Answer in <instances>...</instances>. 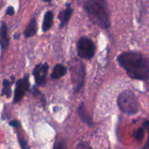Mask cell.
Instances as JSON below:
<instances>
[{
  "instance_id": "6da1fadb",
  "label": "cell",
  "mask_w": 149,
  "mask_h": 149,
  "mask_svg": "<svg viewBox=\"0 0 149 149\" xmlns=\"http://www.w3.org/2000/svg\"><path fill=\"white\" fill-rule=\"evenodd\" d=\"M117 62L131 79H149V58L137 51L124 52L117 58Z\"/></svg>"
},
{
  "instance_id": "7a4b0ae2",
  "label": "cell",
  "mask_w": 149,
  "mask_h": 149,
  "mask_svg": "<svg viewBox=\"0 0 149 149\" xmlns=\"http://www.w3.org/2000/svg\"><path fill=\"white\" fill-rule=\"evenodd\" d=\"M84 8L92 23L102 29L110 27V17L103 3L98 0H87L84 4Z\"/></svg>"
},
{
  "instance_id": "3957f363",
  "label": "cell",
  "mask_w": 149,
  "mask_h": 149,
  "mask_svg": "<svg viewBox=\"0 0 149 149\" xmlns=\"http://www.w3.org/2000/svg\"><path fill=\"white\" fill-rule=\"evenodd\" d=\"M117 104L121 111L126 114H135L139 111L138 99L132 90H127L121 93L118 96Z\"/></svg>"
},
{
  "instance_id": "277c9868",
  "label": "cell",
  "mask_w": 149,
  "mask_h": 149,
  "mask_svg": "<svg viewBox=\"0 0 149 149\" xmlns=\"http://www.w3.org/2000/svg\"><path fill=\"white\" fill-rule=\"evenodd\" d=\"M70 70L71 74V79L74 84V90L75 93H78L82 87L85 77L84 65L79 60L71 61L70 65Z\"/></svg>"
},
{
  "instance_id": "5b68a950",
  "label": "cell",
  "mask_w": 149,
  "mask_h": 149,
  "mask_svg": "<svg viewBox=\"0 0 149 149\" xmlns=\"http://www.w3.org/2000/svg\"><path fill=\"white\" fill-rule=\"evenodd\" d=\"M95 45L88 37L83 36L79 39L77 45L78 56L84 59H91L95 53Z\"/></svg>"
},
{
  "instance_id": "8992f818",
  "label": "cell",
  "mask_w": 149,
  "mask_h": 149,
  "mask_svg": "<svg viewBox=\"0 0 149 149\" xmlns=\"http://www.w3.org/2000/svg\"><path fill=\"white\" fill-rule=\"evenodd\" d=\"M30 84H29V76L28 74L23 77V78L20 79L17 81L15 85V89L14 92V97L13 103H17L20 102L26 95L27 91H29Z\"/></svg>"
},
{
  "instance_id": "52a82bcc",
  "label": "cell",
  "mask_w": 149,
  "mask_h": 149,
  "mask_svg": "<svg viewBox=\"0 0 149 149\" xmlns=\"http://www.w3.org/2000/svg\"><path fill=\"white\" fill-rule=\"evenodd\" d=\"M49 71V65L47 63H40L34 67L33 71L36 84L39 86H44L47 83V76Z\"/></svg>"
},
{
  "instance_id": "ba28073f",
  "label": "cell",
  "mask_w": 149,
  "mask_h": 149,
  "mask_svg": "<svg viewBox=\"0 0 149 149\" xmlns=\"http://www.w3.org/2000/svg\"><path fill=\"white\" fill-rule=\"evenodd\" d=\"M0 44H1V51H4L10 45V36L7 31V24L5 22L1 21V30H0Z\"/></svg>"
},
{
  "instance_id": "9c48e42d",
  "label": "cell",
  "mask_w": 149,
  "mask_h": 149,
  "mask_svg": "<svg viewBox=\"0 0 149 149\" xmlns=\"http://www.w3.org/2000/svg\"><path fill=\"white\" fill-rule=\"evenodd\" d=\"M73 12H74V10H73V9L69 5H68L66 9L61 10L58 16V19H59L60 22H61V23H60V27L63 28L64 26L68 24V21L71 19V15L73 14Z\"/></svg>"
},
{
  "instance_id": "30bf717a",
  "label": "cell",
  "mask_w": 149,
  "mask_h": 149,
  "mask_svg": "<svg viewBox=\"0 0 149 149\" xmlns=\"http://www.w3.org/2000/svg\"><path fill=\"white\" fill-rule=\"evenodd\" d=\"M78 113L80 119H81V121H82L83 122L87 124V125H89L90 127L93 126V118L90 116V113L87 112V111L86 110L85 106H84V104L83 103H81V104L79 105V106Z\"/></svg>"
},
{
  "instance_id": "8fae6325",
  "label": "cell",
  "mask_w": 149,
  "mask_h": 149,
  "mask_svg": "<svg viewBox=\"0 0 149 149\" xmlns=\"http://www.w3.org/2000/svg\"><path fill=\"white\" fill-rule=\"evenodd\" d=\"M37 22H36V18L33 17V18L29 21V24L27 25L26 29H25L24 31H23L25 37L30 38L33 36L34 35H36V32H37Z\"/></svg>"
},
{
  "instance_id": "7c38bea8",
  "label": "cell",
  "mask_w": 149,
  "mask_h": 149,
  "mask_svg": "<svg viewBox=\"0 0 149 149\" xmlns=\"http://www.w3.org/2000/svg\"><path fill=\"white\" fill-rule=\"evenodd\" d=\"M67 73V68L65 65L62 64H57L53 68L52 74H51V79H59Z\"/></svg>"
},
{
  "instance_id": "4fadbf2b",
  "label": "cell",
  "mask_w": 149,
  "mask_h": 149,
  "mask_svg": "<svg viewBox=\"0 0 149 149\" xmlns=\"http://www.w3.org/2000/svg\"><path fill=\"white\" fill-rule=\"evenodd\" d=\"M53 13L51 11H47L45 13V16H44L43 23H42V31L44 32L47 31L48 30H49L51 29L52 23H53Z\"/></svg>"
},
{
  "instance_id": "5bb4252c",
  "label": "cell",
  "mask_w": 149,
  "mask_h": 149,
  "mask_svg": "<svg viewBox=\"0 0 149 149\" xmlns=\"http://www.w3.org/2000/svg\"><path fill=\"white\" fill-rule=\"evenodd\" d=\"M11 81H9L8 79H4L2 82L3 88L1 91V96L5 95L7 97H10L12 95V90H11Z\"/></svg>"
},
{
  "instance_id": "9a60e30c",
  "label": "cell",
  "mask_w": 149,
  "mask_h": 149,
  "mask_svg": "<svg viewBox=\"0 0 149 149\" xmlns=\"http://www.w3.org/2000/svg\"><path fill=\"white\" fill-rule=\"evenodd\" d=\"M144 127H141L138 129V130L135 132L134 134V138L138 141V142H141L143 140L144 135H145V130H144Z\"/></svg>"
},
{
  "instance_id": "2e32d148",
  "label": "cell",
  "mask_w": 149,
  "mask_h": 149,
  "mask_svg": "<svg viewBox=\"0 0 149 149\" xmlns=\"http://www.w3.org/2000/svg\"><path fill=\"white\" fill-rule=\"evenodd\" d=\"M17 140H18V143L22 148L25 149V148H30V146H28L27 142H26V140H25L24 138H21V137H20V135H18V136H17Z\"/></svg>"
},
{
  "instance_id": "e0dca14e",
  "label": "cell",
  "mask_w": 149,
  "mask_h": 149,
  "mask_svg": "<svg viewBox=\"0 0 149 149\" xmlns=\"http://www.w3.org/2000/svg\"><path fill=\"white\" fill-rule=\"evenodd\" d=\"M143 127L145 128V130H146L148 131V140H147V142L146 143V145L143 146V148H149V122L148 121H145L143 123Z\"/></svg>"
},
{
  "instance_id": "ac0fdd59",
  "label": "cell",
  "mask_w": 149,
  "mask_h": 149,
  "mask_svg": "<svg viewBox=\"0 0 149 149\" xmlns=\"http://www.w3.org/2000/svg\"><path fill=\"white\" fill-rule=\"evenodd\" d=\"M5 14L7 15H13L15 14V10H14V7H12V6H10L7 8L5 12Z\"/></svg>"
},
{
  "instance_id": "d6986e66",
  "label": "cell",
  "mask_w": 149,
  "mask_h": 149,
  "mask_svg": "<svg viewBox=\"0 0 149 149\" xmlns=\"http://www.w3.org/2000/svg\"><path fill=\"white\" fill-rule=\"evenodd\" d=\"M9 125L11 127H20V123L17 120H13L12 122H9Z\"/></svg>"
},
{
  "instance_id": "ffe728a7",
  "label": "cell",
  "mask_w": 149,
  "mask_h": 149,
  "mask_svg": "<svg viewBox=\"0 0 149 149\" xmlns=\"http://www.w3.org/2000/svg\"><path fill=\"white\" fill-rule=\"evenodd\" d=\"M14 37L15 39H18L19 37H20V34L19 33H16V34L14 35Z\"/></svg>"
},
{
  "instance_id": "44dd1931",
  "label": "cell",
  "mask_w": 149,
  "mask_h": 149,
  "mask_svg": "<svg viewBox=\"0 0 149 149\" xmlns=\"http://www.w3.org/2000/svg\"><path fill=\"white\" fill-rule=\"evenodd\" d=\"M11 79H12V81H11V83H12V84H13V83H14V81H15V76H12V77H11Z\"/></svg>"
},
{
  "instance_id": "7402d4cb",
  "label": "cell",
  "mask_w": 149,
  "mask_h": 149,
  "mask_svg": "<svg viewBox=\"0 0 149 149\" xmlns=\"http://www.w3.org/2000/svg\"><path fill=\"white\" fill-rule=\"evenodd\" d=\"M42 1H45V2H49V1H50L51 0H42Z\"/></svg>"
}]
</instances>
